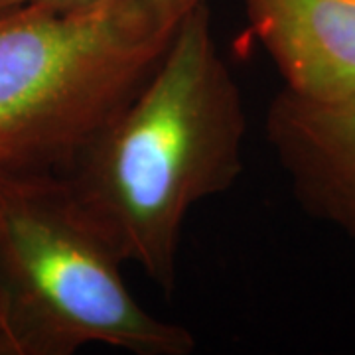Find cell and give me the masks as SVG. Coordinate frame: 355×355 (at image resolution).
<instances>
[{"label":"cell","mask_w":355,"mask_h":355,"mask_svg":"<svg viewBox=\"0 0 355 355\" xmlns=\"http://www.w3.org/2000/svg\"><path fill=\"white\" fill-rule=\"evenodd\" d=\"M247 128L241 87L205 2L186 16L144 85L58 174L125 265L172 292L188 214L235 186Z\"/></svg>","instance_id":"6da1fadb"},{"label":"cell","mask_w":355,"mask_h":355,"mask_svg":"<svg viewBox=\"0 0 355 355\" xmlns=\"http://www.w3.org/2000/svg\"><path fill=\"white\" fill-rule=\"evenodd\" d=\"M266 139L298 203L355 237V89L314 99L282 87L266 111Z\"/></svg>","instance_id":"277c9868"},{"label":"cell","mask_w":355,"mask_h":355,"mask_svg":"<svg viewBox=\"0 0 355 355\" xmlns=\"http://www.w3.org/2000/svg\"><path fill=\"white\" fill-rule=\"evenodd\" d=\"M91 2H97V0H10V4L6 8H12V6H44V8H55V10H65V8H77V6H85ZM4 8V10H6Z\"/></svg>","instance_id":"8992f818"},{"label":"cell","mask_w":355,"mask_h":355,"mask_svg":"<svg viewBox=\"0 0 355 355\" xmlns=\"http://www.w3.org/2000/svg\"><path fill=\"white\" fill-rule=\"evenodd\" d=\"M209 0L0 10V172H60L139 91Z\"/></svg>","instance_id":"7a4b0ae2"},{"label":"cell","mask_w":355,"mask_h":355,"mask_svg":"<svg viewBox=\"0 0 355 355\" xmlns=\"http://www.w3.org/2000/svg\"><path fill=\"white\" fill-rule=\"evenodd\" d=\"M10 4V0H0V10H4Z\"/></svg>","instance_id":"52a82bcc"},{"label":"cell","mask_w":355,"mask_h":355,"mask_svg":"<svg viewBox=\"0 0 355 355\" xmlns=\"http://www.w3.org/2000/svg\"><path fill=\"white\" fill-rule=\"evenodd\" d=\"M284 87L330 99L355 89V0H243Z\"/></svg>","instance_id":"5b68a950"},{"label":"cell","mask_w":355,"mask_h":355,"mask_svg":"<svg viewBox=\"0 0 355 355\" xmlns=\"http://www.w3.org/2000/svg\"><path fill=\"white\" fill-rule=\"evenodd\" d=\"M123 265L58 172H0V355H73L93 343L193 354L191 331L140 304Z\"/></svg>","instance_id":"3957f363"}]
</instances>
